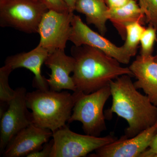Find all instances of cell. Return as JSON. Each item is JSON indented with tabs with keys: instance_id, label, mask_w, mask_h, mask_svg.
<instances>
[{
	"instance_id": "obj_1",
	"label": "cell",
	"mask_w": 157,
	"mask_h": 157,
	"mask_svg": "<svg viewBox=\"0 0 157 157\" xmlns=\"http://www.w3.org/2000/svg\"><path fill=\"white\" fill-rule=\"evenodd\" d=\"M131 76L124 75L109 84L112 104L105 111V117L113 113L125 120L128 124L122 137H135L157 122V107L146 95L137 91Z\"/></svg>"
},
{
	"instance_id": "obj_2",
	"label": "cell",
	"mask_w": 157,
	"mask_h": 157,
	"mask_svg": "<svg viewBox=\"0 0 157 157\" xmlns=\"http://www.w3.org/2000/svg\"><path fill=\"white\" fill-rule=\"evenodd\" d=\"M71 52L75 61L72 77L76 91L88 94L108 86L119 76H133L129 68L122 67L116 59L97 48L74 45Z\"/></svg>"
},
{
	"instance_id": "obj_3",
	"label": "cell",
	"mask_w": 157,
	"mask_h": 157,
	"mask_svg": "<svg viewBox=\"0 0 157 157\" xmlns=\"http://www.w3.org/2000/svg\"><path fill=\"white\" fill-rule=\"evenodd\" d=\"M79 92L37 89L27 93L26 101L32 123L52 132L66 125L72 115Z\"/></svg>"
},
{
	"instance_id": "obj_4",
	"label": "cell",
	"mask_w": 157,
	"mask_h": 157,
	"mask_svg": "<svg viewBox=\"0 0 157 157\" xmlns=\"http://www.w3.org/2000/svg\"><path fill=\"white\" fill-rule=\"evenodd\" d=\"M48 10L41 0H0V26L36 33Z\"/></svg>"
},
{
	"instance_id": "obj_5",
	"label": "cell",
	"mask_w": 157,
	"mask_h": 157,
	"mask_svg": "<svg viewBox=\"0 0 157 157\" xmlns=\"http://www.w3.org/2000/svg\"><path fill=\"white\" fill-rule=\"evenodd\" d=\"M78 92V98L68 123L80 122L85 134L99 137L107 130L104 108L111 96L110 87L108 86L88 94Z\"/></svg>"
},
{
	"instance_id": "obj_6",
	"label": "cell",
	"mask_w": 157,
	"mask_h": 157,
	"mask_svg": "<svg viewBox=\"0 0 157 157\" xmlns=\"http://www.w3.org/2000/svg\"><path fill=\"white\" fill-rule=\"evenodd\" d=\"M53 140L50 157H82L114 142L113 135L104 137L81 135L71 131L65 125L53 132Z\"/></svg>"
},
{
	"instance_id": "obj_7",
	"label": "cell",
	"mask_w": 157,
	"mask_h": 157,
	"mask_svg": "<svg viewBox=\"0 0 157 157\" xmlns=\"http://www.w3.org/2000/svg\"><path fill=\"white\" fill-rule=\"evenodd\" d=\"M14 98L9 101L6 110L1 114L0 152L2 154L8 144L17 133L32 123L31 113L27 106V90H15Z\"/></svg>"
},
{
	"instance_id": "obj_8",
	"label": "cell",
	"mask_w": 157,
	"mask_h": 157,
	"mask_svg": "<svg viewBox=\"0 0 157 157\" xmlns=\"http://www.w3.org/2000/svg\"><path fill=\"white\" fill-rule=\"evenodd\" d=\"M73 12L62 13L48 10L39 24V45L50 53L56 50H65L71 34Z\"/></svg>"
},
{
	"instance_id": "obj_9",
	"label": "cell",
	"mask_w": 157,
	"mask_h": 157,
	"mask_svg": "<svg viewBox=\"0 0 157 157\" xmlns=\"http://www.w3.org/2000/svg\"><path fill=\"white\" fill-rule=\"evenodd\" d=\"M69 40L76 46L86 45L102 51L120 63L128 64L132 57L123 46L118 47L101 34L92 30L78 15L73 14Z\"/></svg>"
},
{
	"instance_id": "obj_10",
	"label": "cell",
	"mask_w": 157,
	"mask_h": 157,
	"mask_svg": "<svg viewBox=\"0 0 157 157\" xmlns=\"http://www.w3.org/2000/svg\"><path fill=\"white\" fill-rule=\"evenodd\" d=\"M157 133V122L152 126L135 137H121L114 142L102 147L89 155L92 157H140L148 148Z\"/></svg>"
},
{
	"instance_id": "obj_11",
	"label": "cell",
	"mask_w": 157,
	"mask_h": 157,
	"mask_svg": "<svg viewBox=\"0 0 157 157\" xmlns=\"http://www.w3.org/2000/svg\"><path fill=\"white\" fill-rule=\"evenodd\" d=\"M53 132L32 123L23 129L8 144L2 154L5 157H27L40 150L52 137Z\"/></svg>"
},
{
	"instance_id": "obj_12",
	"label": "cell",
	"mask_w": 157,
	"mask_h": 157,
	"mask_svg": "<svg viewBox=\"0 0 157 157\" xmlns=\"http://www.w3.org/2000/svg\"><path fill=\"white\" fill-rule=\"evenodd\" d=\"M75 62L74 58L67 55L65 50L59 49L48 54L44 63L51 71L49 78H46L49 90L58 92L63 90L76 91L73 78L70 76L74 71Z\"/></svg>"
},
{
	"instance_id": "obj_13",
	"label": "cell",
	"mask_w": 157,
	"mask_h": 157,
	"mask_svg": "<svg viewBox=\"0 0 157 157\" xmlns=\"http://www.w3.org/2000/svg\"><path fill=\"white\" fill-rule=\"evenodd\" d=\"M46 49L38 44L36 47L29 52H22L8 57L5 65L14 70L24 68L29 70L34 74L33 86L42 90H49L46 78L42 76L41 67L48 55Z\"/></svg>"
},
{
	"instance_id": "obj_14",
	"label": "cell",
	"mask_w": 157,
	"mask_h": 157,
	"mask_svg": "<svg viewBox=\"0 0 157 157\" xmlns=\"http://www.w3.org/2000/svg\"><path fill=\"white\" fill-rule=\"evenodd\" d=\"M129 68L137 79L134 82L135 88L143 90L157 107V62L154 56H138Z\"/></svg>"
},
{
	"instance_id": "obj_15",
	"label": "cell",
	"mask_w": 157,
	"mask_h": 157,
	"mask_svg": "<svg viewBox=\"0 0 157 157\" xmlns=\"http://www.w3.org/2000/svg\"><path fill=\"white\" fill-rule=\"evenodd\" d=\"M107 18L112 23L123 40L125 39L126 27L132 23L145 22V16L137 1H132L125 6L114 9H109Z\"/></svg>"
},
{
	"instance_id": "obj_16",
	"label": "cell",
	"mask_w": 157,
	"mask_h": 157,
	"mask_svg": "<svg viewBox=\"0 0 157 157\" xmlns=\"http://www.w3.org/2000/svg\"><path fill=\"white\" fill-rule=\"evenodd\" d=\"M109 8L104 0H76L75 11L84 14L87 24H93L100 33H107L106 22Z\"/></svg>"
},
{
	"instance_id": "obj_17",
	"label": "cell",
	"mask_w": 157,
	"mask_h": 157,
	"mask_svg": "<svg viewBox=\"0 0 157 157\" xmlns=\"http://www.w3.org/2000/svg\"><path fill=\"white\" fill-rule=\"evenodd\" d=\"M145 29L138 21L129 24L126 27L125 42L123 46L132 57L137 53L138 44Z\"/></svg>"
},
{
	"instance_id": "obj_18",
	"label": "cell",
	"mask_w": 157,
	"mask_h": 157,
	"mask_svg": "<svg viewBox=\"0 0 157 157\" xmlns=\"http://www.w3.org/2000/svg\"><path fill=\"white\" fill-rule=\"evenodd\" d=\"M12 68L5 65L0 68V101L1 103L8 104L15 94V90H12L9 84V76L13 71Z\"/></svg>"
},
{
	"instance_id": "obj_19",
	"label": "cell",
	"mask_w": 157,
	"mask_h": 157,
	"mask_svg": "<svg viewBox=\"0 0 157 157\" xmlns=\"http://www.w3.org/2000/svg\"><path fill=\"white\" fill-rule=\"evenodd\" d=\"M157 30L151 26L144 30L140 40V55L147 56L152 55L155 42L157 41Z\"/></svg>"
},
{
	"instance_id": "obj_20",
	"label": "cell",
	"mask_w": 157,
	"mask_h": 157,
	"mask_svg": "<svg viewBox=\"0 0 157 157\" xmlns=\"http://www.w3.org/2000/svg\"><path fill=\"white\" fill-rule=\"evenodd\" d=\"M145 16V22L157 30V0H137Z\"/></svg>"
},
{
	"instance_id": "obj_21",
	"label": "cell",
	"mask_w": 157,
	"mask_h": 157,
	"mask_svg": "<svg viewBox=\"0 0 157 157\" xmlns=\"http://www.w3.org/2000/svg\"><path fill=\"white\" fill-rule=\"evenodd\" d=\"M46 5L48 10L62 13L70 12L67 4L63 0H41Z\"/></svg>"
},
{
	"instance_id": "obj_22",
	"label": "cell",
	"mask_w": 157,
	"mask_h": 157,
	"mask_svg": "<svg viewBox=\"0 0 157 157\" xmlns=\"http://www.w3.org/2000/svg\"><path fill=\"white\" fill-rule=\"evenodd\" d=\"M53 139H51L49 142L45 143L42 148L31 153L27 157H50L52 146Z\"/></svg>"
},
{
	"instance_id": "obj_23",
	"label": "cell",
	"mask_w": 157,
	"mask_h": 157,
	"mask_svg": "<svg viewBox=\"0 0 157 157\" xmlns=\"http://www.w3.org/2000/svg\"><path fill=\"white\" fill-rule=\"evenodd\" d=\"M140 157H157V133L155 135L148 148Z\"/></svg>"
},
{
	"instance_id": "obj_24",
	"label": "cell",
	"mask_w": 157,
	"mask_h": 157,
	"mask_svg": "<svg viewBox=\"0 0 157 157\" xmlns=\"http://www.w3.org/2000/svg\"><path fill=\"white\" fill-rule=\"evenodd\" d=\"M109 9H117L125 6L132 1L137 0H104Z\"/></svg>"
},
{
	"instance_id": "obj_25",
	"label": "cell",
	"mask_w": 157,
	"mask_h": 157,
	"mask_svg": "<svg viewBox=\"0 0 157 157\" xmlns=\"http://www.w3.org/2000/svg\"><path fill=\"white\" fill-rule=\"evenodd\" d=\"M63 1L67 4L70 12H74L75 11L76 0H63Z\"/></svg>"
},
{
	"instance_id": "obj_26",
	"label": "cell",
	"mask_w": 157,
	"mask_h": 157,
	"mask_svg": "<svg viewBox=\"0 0 157 157\" xmlns=\"http://www.w3.org/2000/svg\"><path fill=\"white\" fill-rule=\"evenodd\" d=\"M154 57L155 60V61L156 62H157V54L155 56H154Z\"/></svg>"
}]
</instances>
